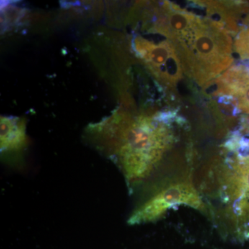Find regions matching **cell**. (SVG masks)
<instances>
[{
	"mask_svg": "<svg viewBox=\"0 0 249 249\" xmlns=\"http://www.w3.org/2000/svg\"><path fill=\"white\" fill-rule=\"evenodd\" d=\"M182 122L175 111L132 116L118 112L88 131L96 147L121 170L129 190L146 183L175 148L176 124Z\"/></svg>",
	"mask_w": 249,
	"mask_h": 249,
	"instance_id": "6da1fadb",
	"label": "cell"
},
{
	"mask_svg": "<svg viewBox=\"0 0 249 249\" xmlns=\"http://www.w3.org/2000/svg\"><path fill=\"white\" fill-rule=\"evenodd\" d=\"M147 32L173 44L184 74L202 88L210 85L233 65L232 36L214 18L183 9L171 1L152 5Z\"/></svg>",
	"mask_w": 249,
	"mask_h": 249,
	"instance_id": "7a4b0ae2",
	"label": "cell"
},
{
	"mask_svg": "<svg viewBox=\"0 0 249 249\" xmlns=\"http://www.w3.org/2000/svg\"><path fill=\"white\" fill-rule=\"evenodd\" d=\"M223 153L210 168L214 186L209 194L219 202L225 222L242 229L249 224V139L235 132Z\"/></svg>",
	"mask_w": 249,
	"mask_h": 249,
	"instance_id": "3957f363",
	"label": "cell"
},
{
	"mask_svg": "<svg viewBox=\"0 0 249 249\" xmlns=\"http://www.w3.org/2000/svg\"><path fill=\"white\" fill-rule=\"evenodd\" d=\"M186 206L206 213L208 209L191 178H175L156 187L146 199L132 211L127 223L131 226L155 222L175 206Z\"/></svg>",
	"mask_w": 249,
	"mask_h": 249,
	"instance_id": "277c9868",
	"label": "cell"
},
{
	"mask_svg": "<svg viewBox=\"0 0 249 249\" xmlns=\"http://www.w3.org/2000/svg\"><path fill=\"white\" fill-rule=\"evenodd\" d=\"M132 47L138 58L160 84L173 88L182 80L184 71L181 61L173 44L165 37L154 41L136 36Z\"/></svg>",
	"mask_w": 249,
	"mask_h": 249,
	"instance_id": "5b68a950",
	"label": "cell"
},
{
	"mask_svg": "<svg viewBox=\"0 0 249 249\" xmlns=\"http://www.w3.org/2000/svg\"><path fill=\"white\" fill-rule=\"evenodd\" d=\"M218 103L232 114L249 115V62L233 64L209 88Z\"/></svg>",
	"mask_w": 249,
	"mask_h": 249,
	"instance_id": "8992f818",
	"label": "cell"
},
{
	"mask_svg": "<svg viewBox=\"0 0 249 249\" xmlns=\"http://www.w3.org/2000/svg\"><path fill=\"white\" fill-rule=\"evenodd\" d=\"M27 146L25 120L18 117L1 116L0 150L1 159L7 161H19Z\"/></svg>",
	"mask_w": 249,
	"mask_h": 249,
	"instance_id": "52a82bcc",
	"label": "cell"
}]
</instances>
